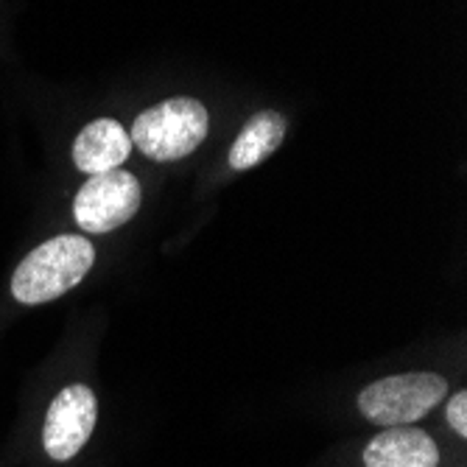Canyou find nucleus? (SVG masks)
Listing matches in <instances>:
<instances>
[{
    "mask_svg": "<svg viewBox=\"0 0 467 467\" xmlns=\"http://www.w3.org/2000/svg\"><path fill=\"white\" fill-rule=\"evenodd\" d=\"M367 467H437V442L420 429H384L364 448Z\"/></svg>",
    "mask_w": 467,
    "mask_h": 467,
    "instance_id": "7",
    "label": "nucleus"
},
{
    "mask_svg": "<svg viewBox=\"0 0 467 467\" xmlns=\"http://www.w3.org/2000/svg\"><path fill=\"white\" fill-rule=\"evenodd\" d=\"M96 264V249L81 235H57L39 244L12 275V296L23 306H42L78 285Z\"/></svg>",
    "mask_w": 467,
    "mask_h": 467,
    "instance_id": "1",
    "label": "nucleus"
},
{
    "mask_svg": "<svg viewBox=\"0 0 467 467\" xmlns=\"http://www.w3.org/2000/svg\"><path fill=\"white\" fill-rule=\"evenodd\" d=\"M448 422L459 437H467V392H456L448 403Z\"/></svg>",
    "mask_w": 467,
    "mask_h": 467,
    "instance_id": "9",
    "label": "nucleus"
},
{
    "mask_svg": "<svg viewBox=\"0 0 467 467\" xmlns=\"http://www.w3.org/2000/svg\"><path fill=\"white\" fill-rule=\"evenodd\" d=\"M285 126H288L285 118L275 109L254 112L244 123L241 135L235 138V143L230 149V168L246 171V168H254L266 157H272L285 138Z\"/></svg>",
    "mask_w": 467,
    "mask_h": 467,
    "instance_id": "8",
    "label": "nucleus"
},
{
    "mask_svg": "<svg viewBox=\"0 0 467 467\" xmlns=\"http://www.w3.org/2000/svg\"><path fill=\"white\" fill-rule=\"evenodd\" d=\"M99 417V403L90 387L70 384L65 387L46 414V429H42V445L54 462L73 459L88 440L93 437Z\"/></svg>",
    "mask_w": 467,
    "mask_h": 467,
    "instance_id": "5",
    "label": "nucleus"
},
{
    "mask_svg": "<svg viewBox=\"0 0 467 467\" xmlns=\"http://www.w3.org/2000/svg\"><path fill=\"white\" fill-rule=\"evenodd\" d=\"M207 109L202 101L180 96L160 101L138 115L132 123V146L157 162H171L193 154L207 135Z\"/></svg>",
    "mask_w": 467,
    "mask_h": 467,
    "instance_id": "2",
    "label": "nucleus"
},
{
    "mask_svg": "<svg viewBox=\"0 0 467 467\" xmlns=\"http://www.w3.org/2000/svg\"><path fill=\"white\" fill-rule=\"evenodd\" d=\"M448 395L445 378L437 372H406L389 375L364 387L358 395L361 414L380 429L409 426L426 417Z\"/></svg>",
    "mask_w": 467,
    "mask_h": 467,
    "instance_id": "3",
    "label": "nucleus"
},
{
    "mask_svg": "<svg viewBox=\"0 0 467 467\" xmlns=\"http://www.w3.org/2000/svg\"><path fill=\"white\" fill-rule=\"evenodd\" d=\"M132 151V138L123 126L112 118H99L88 123L73 140V162L84 174L112 171L120 162H126Z\"/></svg>",
    "mask_w": 467,
    "mask_h": 467,
    "instance_id": "6",
    "label": "nucleus"
},
{
    "mask_svg": "<svg viewBox=\"0 0 467 467\" xmlns=\"http://www.w3.org/2000/svg\"><path fill=\"white\" fill-rule=\"evenodd\" d=\"M140 199L138 180L123 168H112V171L93 174L81 185L73 202V216L84 233L104 235L132 222L140 210Z\"/></svg>",
    "mask_w": 467,
    "mask_h": 467,
    "instance_id": "4",
    "label": "nucleus"
}]
</instances>
